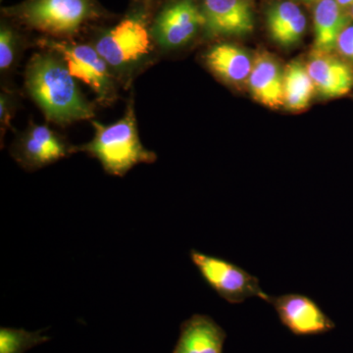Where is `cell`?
<instances>
[{
    "instance_id": "21",
    "label": "cell",
    "mask_w": 353,
    "mask_h": 353,
    "mask_svg": "<svg viewBox=\"0 0 353 353\" xmlns=\"http://www.w3.org/2000/svg\"><path fill=\"white\" fill-rule=\"evenodd\" d=\"M336 48L343 57L353 59V25H348L339 37Z\"/></svg>"
},
{
    "instance_id": "16",
    "label": "cell",
    "mask_w": 353,
    "mask_h": 353,
    "mask_svg": "<svg viewBox=\"0 0 353 353\" xmlns=\"http://www.w3.org/2000/svg\"><path fill=\"white\" fill-rule=\"evenodd\" d=\"M348 26V18L336 0H320L314 10V51L330 53Z\"/></svg>"
},
{
    "instance_id": "19",
    "label": "cell",
    "mask_w": 353,
    "mask_h": 353,
    "mask_svg": "<svg viewBox=\"0 0 353 353\" xmlns=\"http://www.w3.org/2000/svg\"><path fill=\"white\" fill-rule=\"evenodd\" d=\"M44 330L36 332L26 331L24 329H0V353H25L37 345H43L50 341L48 336H44Z\"/></svg>"
},
{
    "instance_id": "18",
    "label": "cell",
    "mask_w": 353,
    "mask_h": 353,
    "mask_svg": "<svg viewBox=\"0 0 353 353\" xmlns=\"http://www.w3.org/2000/svg\"><path fill=\"white\" fill-rule=\"evenodd\" d=\"M314 85L306 66L292 61L284 72V105L289 110H303L309 105Z\"/></svg>"
},
{
    "instance_id": "6",
    "label": "cell",
    "mask_w": 353,
    "mask_h": 353,
    "mask_svg": "<svg viewBox=\"0 0 353 353\" xmlns=\"http://www.w3.org/2000/svg\"><path fill=\"white\" fill-rule=\"evenodd\" d=\"M152 38L159 53L189 46L205 30V18L194 0H166L152 16Z\"/></svg>"
},
{
    "instance_id": "25",
    "label": "cell",
    "mask_w": 353,
    "mask_h": 353,
    "mask_svg": "<svg viewBox=\"0 0 353 353\" xmlns=\"http://www.w3.org/2000/svg\"><path fill=\"white\" fill-rule=\"evenodd\" d=\"M352 16H353V6H352Z\"/></svg>"
},
{
    "instance_id": "15",
    "label": "cell",
    "mask_w": 353,
    "mask_h": 353,
    "mask_svg": "<svg viewBox=\"0 0 353 353\" xmlns=\"http://www.w3.org/2000/svg\"><path fill=\"white\" fill-rule=\"evenodd\" d=\"M271 38L280 46H294L303 38L307 20L303 11L292 1L274 4L267 15Z\"/></svg>"
},
{
    "instance_id": "8",
    "label": "cell",
    "mask_w": 353,
    "mask_h": 353,
    "mask_svg": "<svg viewBox=\"0 0 353 353\" xmlns=\"http://www.w3.org/2000/svg\"><path fill=\"white\" fill-rule=\"evenodd\" d=\"M74 146L43 124L30 121L10 146L11 157L26 172H36L74 154Z\"/></svg>"
},
{
    "instance_id": "1",
    "label": "cell",
    "mask_w": 353,
    "mask_h": 353,
    "mask_svg": "<svg viewBox=\"0 0 353 353\" xmlns=\"http://www.w3.org/2000/svg\"><path fill=\"white\" fill-rule=\"evenodd\" d=\"M24 87L48 122L66 127L95 117V104L83 94L64 60L39 48L26 65Z\"/></svg>"
},
{
    "instance_id": "24",
    "label": "cell",
    "mask_w": 353,
    "mask_h": 353,
    "mask_svg": "<svg viewBox=\"0 0 353 353\" xmlns=\"http://www.w3.org/2000/svg\"><path fill=\"white\" fill-rule=\"evenodd\" d=\"M303 1L311 2V1H316V0H303Z\"/></svg>"
},
{
    "instance_id": "9",
    "label": "cell",
    "mask_w": 353,
    "mask_h": 353,
    "mask_svg": "<svg viewBox=\"0 0 353 353\" xmlns=\"http://www.w3.org/2000/svg\"><path fill=\"white\" fill-rule=\"evenodd\" d=\"M268 303L275 309L281 323L296 336H316L336 328L333 320L319 304L305 294L270 296Z\"/></svg>"
},
{
    "instance_id": "5",
    "label": "cell",
    "mask_w": 353,
    "mask_h": 353,
    "mask_svg": "<svg viewBox=\"0 0 353 353\" xmlns=\"http://www.w3.org/2000/svg\"><path fill=\"white\" fill-rule=\"evenodd\" d=\"M34 44L59 54L72 76L92 90L95 103L108 108L119 99L120 83L103 57L88 41L41 37Z\"/></svg>"
},
{
    "instance_id": "11",
    "label": "cell",
    "mask_w": 353,
    "mask_h": 353,
    "mask_svg": "<svg viewBox=\"0 0 353 353\" xmlns=\"http://www.w3.org/2000/svg\"><path fill=\"white\" fill-rule=\"evenodd\" d=\"M306 68L315 90L326 99L343 97L353 87L352 67L329 53L314 51Z\"/></svg>"
},
{
    "instance_id": "23",
    "label": "cell",
    "mask_w": 353,
    "mask_h": 353,
    "mask_svg": "<svg viewBox=\"0 0 353 353\" xmlns=\"http://www.w3.org/2000/svg\"><path fill=\"white\" fill-rule=\"evenodd\" d=\"M339 6L343 7L353 6V0H336Z\"/></svg>"
},
{
    "instance_id": "22",
    "label": "cell",
    "mask_w": 353,
    "mask_h": 353,
    "mask_svg": "<svg viewBox=\"0 0 353 353\" xmlns=\"http://www.w3.org/2000/svg\"><path fill=\"white\" fill-rule=\"evenodd\" d=\"M163 1L164 0H131V6H130L143 9V10L148 11L153 15Z\"/></svg>"
},
{
    "instance_id": "3",
    "label": "cell",
    "mask_w": 353,
    "mask_h": 353,
    "mask_svg": "<svg viewBox=\"0 0 353 353\" xmlns=\"http://www.w3.org/2000/svg\"><path fill=\"white\" fill-rule=\"evenodd\" d=\"M1 16L44 38L77 39L112 14L97 0H23L2 7Z\"/></svg>"
},
{
    "instance_id": "13",
    "label": "cell",
    "mask_w": 353,
    "mask_h": 353,
    "mask_svg": "<svg viewBox=\"0 0 353 353\" xmlns=\"http://www.w3.org/2000/svg\"><path fill=\"white\" fill-rule=\"evenodd\" d=\"M203 62L213 75L234 85L248 81L253 67V60L245 50L228 43L210 46L204 52Z\"/></svg>"
},
{
    "instance_id": "12",
    "label": "cell",
    "mask_w": 353,
    "mask_h": 353,
    "mask_svg": "<svg viewBox=\"0 0 353 353\" xmlns=\"http://www.w3.org/2000/svg\"><path fill=\"white\" fill-rule=\"evenodd\" d=\"M226 332L208 315L194 314L181 325L173 353H223Z\"/></svg>"
},
{
    "instance_id": "2",
    "label": "cell",
    "mask_w": 353,
    "mask_h": 353,
    "mask_svg": "<svg viewBox=\"0 0 353 353\" xmlns=\"http://www.w3.org/2000/svg\"><path fill=\"white\" fill-rule=\"evenodd\" d=\"M152 16L130 6L116 24L90 30L87 41L105 60L123 90H130L134 80L157 61L159 51L150 30Z\"/></svg>"
},
{
    "instance_id": "20",
    "label": "cell",
    "mask_w": 353,
    "mask_h": 353,
    "mask_svg": "<svg viewBox=\"0 0 353 353\" xmlns=\"http://www.w3.org/2000/svg\"><path fill=\"white\" fill-rule=\"evenodd\" d=\"M19 108V97L17 92L9 85H2L0 92V139L3 143L4 137L8 130L12 129V122L16 111Z\"/></svg>"
},
{
    "instance_id": "4",
    "label": "cell",
    "mask_w": 353,
    "mask_h": 353,
    "mask_svg": "<svg viewBox=\"0 0 353 353\" xmlns=\"http://www.w3.org/2000/svg\"><path fill=\"white\" fill-rule=\"evenodd\" d=\"M90 122L94 130V138L87 143L74 146L73 152L95 158L109 175L124 176L137 165L157 161V153L148 150L139 138L134 95L128 101L121 119L109 125L94 119Z\"/></svg>"
},
{
    "instance_id": "17",
    "label": "cell",
    "mask_w": 353,
    "mask_h": 353,
    "mask_svg": "<svg viewBox=\"0 0 353 353\" xmlns=\"http://www.w3.org/2000/svg\"><path fill=\"white\" fill-rule=\"evenodd\" d=\"M25 30L1 16L0 22V75L1 79L12 75L17 69L26 48L28 38Z\"/></svg>"
},
{
    "instance_id": "7",
    "label": "cell",
    "mask_w": 353,
    "mask_h": 353,
    "mask_svg": "<svg viewBox=\"0 0 353 353\" xmlns=\"http://www.w3.org/2000/svg\"><path fill=\"white\" fill-rule=\"evenodd\" d=\"M190 259L206 284L231 304L243 303L252 297L268 303L270 296L261 289L259 278L229 260L192 250Z\"/></svg>"
},
{
    "instance_id": "14",
    "label": "cell",
    "mask_w": 353,
    "mask_h": 353,
    "mask_svg": "<svg viewBox=\"0 0 353 353\" xmlns=\"http://www.w3.org/2000/svg\"><path fill=\"white\" fill-rule=\"evenodd\" d=\"M248 85L253 99L267 108L284 105V72L269 53H259L253 60Z\"/></svg>"
},
{
    "instance_id": "10",
    "label": "cell",
    "mask_w": 353,
    "mask_h": 353,
    "mask_svg": "<svg viewBox=\"0 0 353 353\" xmlns=\"http://www.w3.org/2000/svg\"><path fill=\"white\" fill-rule=\"evenodd\" d=\"M209 36H240L253 29L252 9L245 0H202Z\"/></svg>"
}]
</instances>
